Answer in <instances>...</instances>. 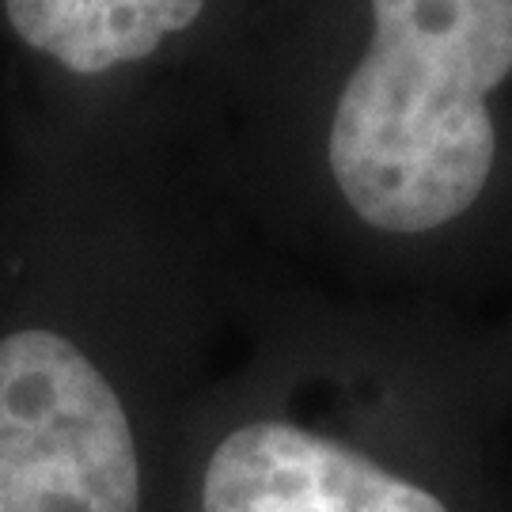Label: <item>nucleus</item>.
<instances>
[{
  "label": "nucleus",
  "instance_id": "2",
  "mask_svg": "<svg viewBox=\"0 0 512 512\" xmlns=\"http://www.w3.org/2000/svg\"><path fill=\"white\" fill-rule=\"evenodd\" d=\"M372 42L323 145L334 198L361 232H456L497 179L490 95L512 76V0H368Z\"/></svg>",
  "mask_w": 512,
  "mask_h": 512
},
{
  "label": "nucleus",
  "instance_id": "4",
  "mask_svg": "<svg viewBox=\"0 0 512 512\" xmlns=\"http://www.w3.org/2000/svg\"><path fill=\"white\" fill-rule=\"evenodd\" d=\"M205 0H4L31 50L76 76H103L152 57L202 19Z\"/></svg>",
  "mask_w": 512,
  "mask_h": 512
},
{
  "label": "nucleus",
  "instance_id": "5",
  "mask_svg": "<svg viewBox=\"0 0 512 512\" xmlns=\"http://www.w3.org/2000/svg\"><path fill=\"white\" fill-rule=\"evenodd\" d=\"M509 410H512V403H509Z\"/></svg>",
  "mask_w": 512,
  "mask_h": 512
},
{
  "label": "nucleus",
  "instance_id": "1",
  "mask_svg": "<svg viewBox=\"0 0 512 512\" xmlns=\"http://www.w3.org/2000/svg\"><path fill=\"white\" fill-rule=\"evenodd\" d=\"M497 399L425 387L202 391L183 512H512L490 459Z\"/></svg>",
  "mask_w": 512,
  "mask_h": 512
},
{
  "label": "nucleus",
  "instance_id": "3",
  "mask_svg": "<svg viewBox=\"0 0 512 512\" xmlns=\"http://www.w3.org/2000/svg\"><path fill=\"white\" fill-rule=\"evenodd\" d=\"M198 399L148 403L57 327L0 334V512H183Z\"/></svg>",
  "mask_w": 512,
  "mask_h": 512
}]
</instances>
